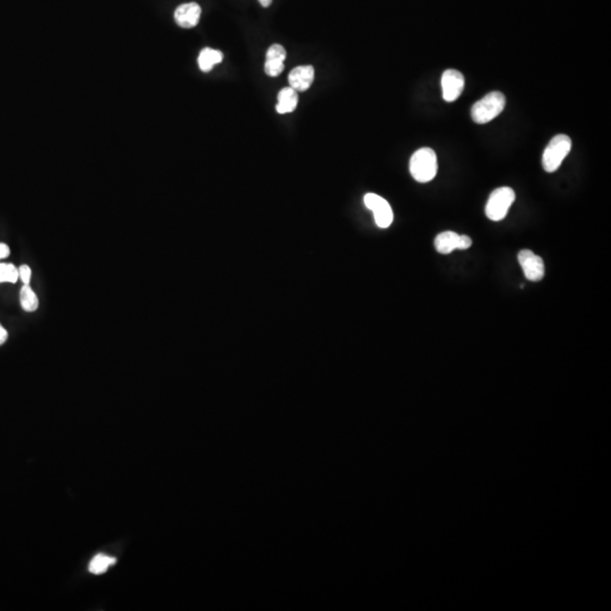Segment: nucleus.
<instances>
[{
    "mask_svg": "<svg viewBox=\"0 0 611 611\" xmlns=\"http://www.w3.org/2000/svg\"><path fill=\"white\" fill-rule=\"evenodd\" d=\"M437 170V155L431 147H422L411 156L410 173L418 183L425 184L433 180L436 177Z\"/></svg>",
    "mask_w": 611,
    "mask_h": 611,
    "instance_id": "f257e3e1",
    "label": "nucleus"
},
{
    "mask_svg": "<svg viewBox=\"0 0 611 611\" xmlns=\"http://www.w3.org/2000/svg\"><path fill=\"white\" fill-rule=\"evenodd\" d=\"M505 104V95L502 92L496 91L488 93L481 100L474 104L471 109V117L476 124H487L502 113Z\"/></svg>",
    "mask_w": 611,
    "mask_h": 611,
    "instance_id": "f03ea898",
    "label": "nucleus"
},
{
    "mask_svg": "<svg viewBox=\"0 0 611 611\" xmlns=\"http://www.w3.org/2000/svg\"><path fill=\"white\" fill-rule=\"evenodd\" d=\"M572 140L567 135L555 136L543 154V167L547 173H555L564 159L571 152Z\"/></svg>",
    "mask_w": 611,
    "mask_h": 611,
    "instance_id": "7ed1b4c3",
    "label": "nucleus"
},
{
    "mask_svg": "<svg viewBox=\"0 0 611 611\" xmlns=\"http://www.w3.org/2000/svg\"><path fill=\"white\" fill-rule=\"evenodd\" d=\"M515 201V192L510 187H500L491 192L486 205V216L491 221H502Z\"/></svg>",
    "mask_w": 611,
    "mask_h": 611,
    "instance_id": "20e7f679",
    "label": "nucleus"
},
{
    "mask_svg": "<svg viewBox=\"0 0 611 611\" xmlns=\"http://www.w3.org/2000/svg\"><path fill=\"white\" fill-rule=\"evenodd\" d=\"M364 202L367 209L373 211L375 221L379 228L386 229V228L390 227L393 222V211L385 198L381 197L377 194L369 192V194L364 195Z\"/></svg>",
    "mask_w": 611,
    "mask_h": 611,
    "instance_id": "39448f33",
    "label": "nucleus"
},
{
    "mask_svg": "<svg viewBox=\"0 0 611 611\" xmlns=\"http://www.w3.org/2000/svg\"><path fill=\"white\" fill-rule=\"evenodd\" d=\"M519 263L529 281L539 282L543 280L545 276V263L540 256L536 255L531 250L523 249L519 253Z\"/></svg>",
    "mask_w": 611,
    "mask_h": 611,
    "instance_id": "423d86ee",
    "label": "nucleus"
},
{
    "mask_svg": "<svg viewBox=\"0 0 611 611\" xmlns=\"http://www.w3.org/2000/svg\"><path fill=\"white\" fill-rule=\"evenodd\" d=\"M472 246V239L469 235H459L453 231L439 233L435 239V248L439 254H451L455 249H468Z\"/></svg>",
    "mask_w": 611,
    "mask_h": 611,
    "instance_id": "0eeeda50",
    "label": "nucleus"
},
{
    "mask_svg": "<svg viewBox=\"0 0 611 611\" xmlns=\"http://www.w3.org/2000/svg\"><path fill=\"white\" fill-rule=\"evenodd\" d=\"M443 99L454 102L464 90V76L457 69H448L442 76Z\"/></svg>",
    "mask_w": 611,
    "mask_h": 611,
    "instance_id": "6e6552de",
    "label": "nucleus"
},
{
    "mask_svg": "<svg viewBox=\"0 0 611 611\" xmlns=\"http://www.w3.org/2000/svg\"><path fill=\"white\" fill-rule=\"evenodd\" d=\"M202 8L197 3L183 4L175 11V23L183 29H192L201 18Z\"/></svg>",
    "mask_w": 611,
    "mask_h": 611,
    "instance_id": "1a4fd4ad",
    "label": "nucleus"
},
{
    "mask_svg": "<svg viewBox=\"0 0 611 611\" xmlns=\"http://www.w3.org/2000/svg\"><path fill=\"white\" fill-rule=\"evenodd\" d=\"M314 78L315 69L313 66H298L289 74V84L297 92H304L311 87Z\"/></svg>",
    "mask_w": 611,
    "mask_h": 611,
    "instance_id": "9d476101",
    "label": "nucleus"
},
{
    "mask_svg": "<svg viewBox=\"0 0 611 611\" xmlns=\"http://www.w3.org/2000/svg\"><path fill=\"white\" fill-rule=\"evenodd\" d=\"M298 92L292 87H284L278 94V104H276V111L281 115L284 113H290V112L296 110L298 106Z\"/></svg>",
    "mask_w": 611,
    "mask_h": 611,
    "instance_id": "9b49d317",
    "label": "nucleus"
},
{
    "mask_svg": "<svg viewBox=\"0 0 611 611\" xmlns=\"http://www.w3.org/2000/svg\"><path fill=\"white\" fill-rule=\"evenodd\" d=\"M222 61H223V54L221 51L212 48H204L198 56V66L202 72L209 73L216 65L222 63Z\"/></svg>",
    "mask_w": 611,
    "mask_h": 611,
    "instance_id": "f8f14e48",
    "label": "nucleus"
},
{
    "mask_svg": "<svg viewBox=\"0 0 611 611\" xmlns=\"http://www.w3.org/2000/svg\"><path fill=\"white\" fill-rule=\"evenodd\" d=\"M20 306L26 313H35L39 308V299L30 284H23L20 292Z\"/></svg>",
    "mask_w": 611,
    "mask_h": 611,
    "instance_id": "ddd939ff",
    "label": "nucleus"
},
{
    "mask_svg": "<svg viewBox=\"0 0 611 611\" xmlns=\"http://www.w3.org/2000/svg\"><path fill=\"white\" fill-rule=\"evenodd\" d=\"M115 564L116 558H113V557L106 556V555L104 554H99L91 560V562H90L89 569L92 574H104L110 566L115 565Z\"/></svg>",
    "mask_w": 611,
    "mask_h": 611,
    "instance_id": "4468645a",
    "label": "nucleus"
},
{
    "mask_svg": "<svg viewBox=\"0 0 611 611\" xmlns=\"http://www.w3.org/2000/svg\"><path fill=\"white\" fill-rule=\"evenodd\" d=\"M18 281V267L14 264L0 263V283H16Z\"/></svg>",
    "mask_w": 611,
    "mask_h": 611,
    "instance_id": "2eb2a0df",
    "label": "nucleus"
},
{
    "mask_svg": "<svg viewBox=\"0 0 611 611\" xmlns=\"http://www.w3.org/2000/svg\"><path fill=\"white\" fill-rule=\"evenodd\" d=\"M287 58V51L281 44H272L266 52V61H284Z\"/></svg>",
    "mask_w": 611,
    "mask_h": 611,
    "instance_id": "dca6fc26",
    "label": "nucleus"
},
{
    "mask_svg": "<svg viewBox=\"0 0 611 611\" xmlns=\"http://www.w3.org/2000/svg\"><path fill=\"white\" fill-rule=\"evenodd\" d=\"M284 70V61H265V73L271 78H276Z\"/></svg>",
    "mask_w": 611,
    "mask_h": 611,
    "instance_id": "f3484780",
    "label": "nucleus"
},
{
    "mask_svg": "<svg viewBox=\"0 0 611 611\" xmlns=\"http://www.w3.org/2000/svg\"><path fill=\"white\" fill-rule=\"evenodd\" d=\"M32 278V270L29 265H22L18 267V280L23 284H30Z\"/></svg>",
    "mask_w": 611,
    "mask_h": 611,
    "instance_id": "a211bd4d",
    "label": "nucleus"
},
{
    "mask_svg": "<svg viewBox=\"0 0 611 611\" xmlns=\"http://www.w3.org/2000/svg\"><path fill=\"white\" fill-rule=\"evenodd\" d=\"M11 255V249L6 244H0V259H5Z\"/></svg>",
    "mask_w": 611,
    "mask_h": 611,
    "instance_id": "6ab92c4d",
    "label": "nucleus"
},
{
    "mask_svg": "<svg viewBox=\"0 0 611 611\" xmlns=\"http://www.w3.org/2000/svg\"><path fill=\"white\" fill-rule=\"evenodd\" d=\"M7 339H8V333L6 328H4L3 325L0 324V345H5Z\"/></svg>",
    "mask_w": 611,
    "mask_h": 611,
    "instance_id": "aec40b11",
    "label": "nucleus"
},
{
    "mask_svg": "<svg viewBox=\"0 0 611 611\" xmlns=\"http://www.w3.org/2000/svg\"><path fill=\"white\" fill-rule=\"evenodd\" d=\"M259 1L263 7H270L272 4V0H259Z\"/></svg>",
    "mask_w": 611,
    "mask_h": 611,
    "instance_id": "412c9836",
    "label": "nucleus"
}]
</instances>
